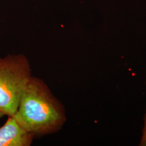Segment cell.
I'll return each mask as SVG.
<instances>
[{
    "instance_id": "1",
    "label": "cell",
    "mask_w": 146,
    "mask_h": 146,
    "mask_svg": "<svg viewBox=\"0 0 146 146\" xmlns=\"http://www.w3.org/2000/svg\"><path fill=\"white\" fill-rule=\"evenodd\" d=\"M13 117L34 135L58 131L66 120L62 105L47 85L41 80L32 76L23 90L18 108Z\"/></svg>"
},
{
    "instance_id": "2",
    "label": "cell",
    "mask_w": 146,
    "mask_h": 146,
    "mask_svg": "<svg viewBox=\"0 0 146 146\" xmlns=\"http://www.w3.org/2000/svg\"><path fill=\"white\" fill-rule=\"evenodd\" d=\"M31 76L29 63L25 55L0 58V110L5 115L13 116L15 114Z\"/></svg>"
},
{
    "instance_id": "3",
    "label": "cell",
    "mask_w": 146,
    "mask_h": 146,
    "mask_svg": "<svg viewBox=\"0 0 146 146\" xmlns=\"http://www.w3.org/2000/svg\"><path fill=\"white\" fill-rule=\"evenodd\" d=\"M0 127V146H29L34 135L25 130L13 116Z\"/></svg>"
},
{
    "instance_id": "4",
    "label": "cell",
    "mask_w": 146,
    "mask_h": 146,
    "mask_svg": "<svg viewBox=\"0 0 146 146\" xmlns=\"http://www.w3.org/2000/svg\"><path fill=\"white\" fill-rule=\"evenodd\" d=\"M139 146H146V111L144 116V127L142 129V135Z\"/></svg>"
},
{
    "instance_id": "5",
    "label": "cell",
    "mask_w": 146,
    "mask_h": 146,
    "mask_svg": "<svg viewBox=\"0 0 146 146\" xmlns=\"http://www.w3.org/2000/svg\"><path fill=\"white\" fill-rule=\"evenodd\" d=\"M5 114L0 110V119L1 118V117H3L4 116H5Z\"/></svg>"
},
{
    "instance_id": "6",
    "label": "cell",
    "mask_w": 146,
    "mask_h": 146,
    "mask_svg": "<svg viewBox=\"0 0 146 146\" xmlns=\"http://www.w3.org/2000/svg\"></svg>"
}]
</instances>
